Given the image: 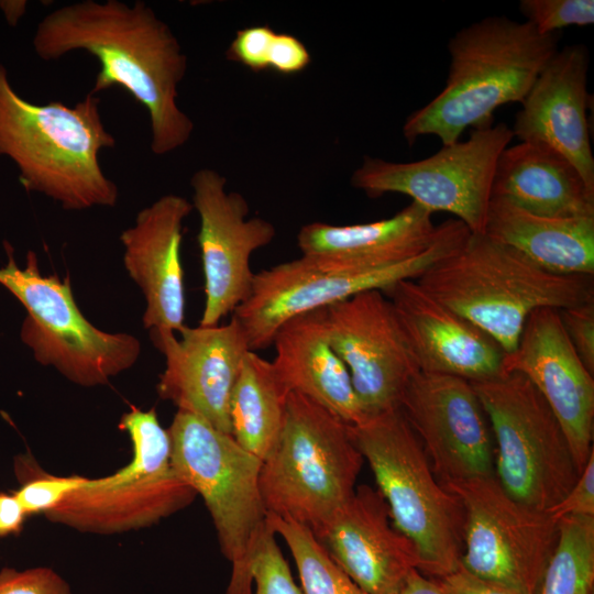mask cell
<instances>
[{
	"label": "cell",
	"instance_id": "3957f363",
	"mask_svg": "<svg viewBox=\"0 0 594 594\" xmlns=\"http://www.w3.org/2000/svg\"><path fill=\"white\" fill-rule=\"evenodd\" d=\"M100 98L88 92L75 106L35 105L12 87L0 62V156L16 166L28 191L42 194L65 210L113 207L118 186L103 173L99 154L116 145L106 129Z\"/></svg>",
	"mask_w": 594,
	"mask_h": 594
},
{
	"label": "cell",
	"instance_id": "8d00e7d4",
	"mask_svg": "<svg viewBox=\"0 0 594 594\" xmlns=\"http://www.w3.org/2000/svg\"><path fill=\"white\" fill-rule=\"evenodd\" d=\"M310 62L311 55L298 37L288 33H276L270 57V69L282 75H294L305 70Z\"/></svg>",
	"mask_w": 594,
	"mask_h": 594
},
{
	"label": "cell",
	"instance_id": "e575fe53",
	"mask_svg": "<svg viewBox=\"0 0 594 594\" xmlns=\"http://www.w3.org/2000/svg\"><path fill=\"white\" fill-rule=\"evenodd\" d=\"M558 312L573 349L594 375V299Z\"/></svg>",
	"mask_w": 594,
	"mask_h": 594
},
{
	"label": "cell",
	"instance_id": "9c48e42d",
	"mask_svg": "<svg viewBox=\"0 0 594 594\" xmlns=\"http://www.w3.org/2000/svg\"><path fill=\"white\" fill-rule=\"evenodd\" d=\"M471 384L491 426L496 480L518 502L549 512L581 473L558 418L520 373Z\"/></svg>",
	"mask_w": 594,
	"mask_h": 594
},
{
	"label": "cell",
	"instance_id": "ba28073f",
	"mask_svg": "<svg viewBox=\"0 0 594 594\" xmlns=\"http://www.w3.org/2000/svg\"><path fill=\"white\" fill-rule=\"evenodd\" d=\"M119 429L132 443L131 461L117 472L88 479L44 515L81 532L114 535L150 527L190 505L197 494L172 463L168 430L155 408L131 406Z\"/></svg>",
	"mask_w": 594,
	"mask_h": 594
},
{
	"label": "cell",
	"instance_id": "f546056e",
	"mask_svg": "<svg viewBox=\"0 0 594 594\" xmlns=\"http://www.w3.org/2000/svg\"><path fill=\"white\" fill-rule=\"evenodd\" d=\"M14 473L20 486L13 493L28 516L45 514L87 480L77 474L68 476L50 474L30 454L18 455L14 459Z\"/></svg>",
	"mask_w": 594,
	"mask_h": 594
},
{
	"label": "cell",
	"instance_id": "d6986e66",
	"mask_svg": "<svg viewBox=\"0 0 594 594\" xmlns=\"http://www.w3.org/2000/svg\"><path fill=\"white\" fill-rule=\"evenodd\" d=\"M312 534L366 594H397L410 573L419 571L415 544L394 526L383 494L369 485L356 486Z\"/></svg>",
	"mask_w": 594,
	"mask_h": 594
},
{
	"label": "cell",
	"instance_id": "277c9868",
	"mask_svg": "<svg viewBox=\"0 0 594 594\" xmlns=\"http://www.w3.org/2000/svg\"><path fill=\"white\" fill-rule=\"evenodd\" d=\"M417 283L512 354L537 309H564L594 299L593 276L551 274L484 233H470Z\"/></svg>",
	"mask_w": 594,
	"mask_h": 594
},
{
	"label": "cell",
	"instance_id": "60d3db41",
	"mask_svg": "<svg viewBox=\"0 0 594 594\" xmlns=\"http://www.w3.org/2000/svg\"><path fill=\"white\" fill-rule=\"evenodd\" d=\"M26 1H0V9L10 25H15L25 13Z\"/></svg>",
	"mask_w": 594,
	"mask_h": 594
},
{
	"label": "cell",
	"instance_id": "d590c367",
	"mask_svg": "<svg viewBox=\"0 0 594 594\" xmlns=\"http://www.w3.org/2000/svg\"><path fill=\"white\" fill-rule=\"evenodd\" d=\"M548 513L557 519L565 516H594V451L575 484Z\"/></svg>",
	"mask_w": 594,
	"mask_h": 594
},
{
	"label": "cell",
	"instance_id": "4dcf8cb0",
	"mask_svg": "<svg viewBox=\"0 0 594 594\" xmlns=\"http://www.w3.org/2000/svg\"><path fill=\"white\" fill-rule=\"evenodd\" d=\"M250 575L252 594H304L294 582L268 522L253 549Z\"/></svg>",
	"mask_w": 594,
	"mask_h": 594
},
{
	"label": "cell",
	"instance_id": "4fadbf2b",
	"mask_svg": "<svg viewBox=\"0 0 594 594\" xmlns=\"http://www.w3.org/2000/svg\"><path fill=\"white\" fill-rule=\"evenodd\" d=\"M443 486L464 507L460 568L520 594H539L559 519L512 497L495 475Z\"/></svg>",
	"mask_w": 594,
	"mask_h": 594
},
{
	"label": "cell",
	"instance_id": "5bb4252c",
	"mask_svg": "<svg viewBox=\"0 0 594 594\" xmlns=\"http://www.w3.org/2000/svg\"><path fill=\"white\" fill-rule=\"evenodd\" d=\"M322 318L365 417L399 408L420 370L391 300L382 290L363 292L322 309Z\"/></svg>",
	"mask_w": 594,
	"mask_h": 594
},
{
	"label": "cell",
	"instance_id": "ac0fdd59",
	"mask_svg": "<svg viewBox=\"0 0 594 594\" xmlns=\"http://www.w3.org/2000/svg\"><path fill=\"white\" fill-rule=\"evenodd\" d=\"M504 371L526 376L561 424L575 463L583 470L593 449L594 378L580 360L558 309L540 308L527 319Z\"/></svg>",
	"mask_w": 594,
	"mask_h": 594
},
{
	"label": "cell",
	"instance_id": "44dd1931",
	"mask_svg": "<svg viewBox=\"0 0 594 594\" xmlns=\"http://www.w3.org/2000/svg\"><path fill=\"white\" fill-rule=\"evenodd\" d=\"M424 373L487 381L505 373L506 353L486 332L447 307L415 279L384 290Z\"/></svg>",
	"mask_w": 594,
	"mask_h": 594
},
{
	"label": "cell",
	"instance_id": "603a6c76",
	"mask_svg": "<svg viewBox=\"0 0 594 594\" xmlns=\"http://www.w3.org/2000/svg\"><path fill=\"white\" fill-rule=\"evenodd\" d=\"M430 211L411 201L394 216L367 223L311 222L297 233L301 255L345 271L378 268L414 257L438 233Z\"/></svg>",
	"mask_w": 594,
	"mask_h": 594
},
{
	"label": "cell",
	"instance_id": "4316f807",
	"mask_svg": "<svg viewBox=\"0 0 594 594\" xmlns=\"http://www.w3.org/2000/svg\"><path fill=\"white\" fill-rule=\"evenodd\" d=\"M288 395L272 362L255 351H248L230 398L231 436L261 461L280 435Z\"/></svg>",
	"mask_w": 594,
	"mask_h": 594
},
{
	"label": "cell",
	"instance_id": "8fae6325",
	"mask_svg": "<svg viewBox=\"0 0 594 594\" xmlns=\"http://www.w3.org/2000/svg\"><path fill=\"white\" fill-rule=\"evenodd\" d=\"M4 249L8 263L0 267V284L28 311L21 339L38 363L84 387L105 385L133 366L141 353L135 337L96 328L79 310L68 277L43 276L33 251L20 268L8 242Z\"/></svg>",
	"mask_w": 594,
	"mask_h": 594
},
{
	"label": "cell",
	"instance_id": "d6a6232c",
	"mask_svg": "<svg viewBox=\"0 0 594 594\" xmlns=\"http://www.w3.org/2000/svg\"><path fill=\"white\" fill-rule=\"evenodd\" d=\"M276 32L268 25H252L239 30L226 56L254 73L270 69V57Z\"/></svg>",
	"mask_w": 594,
	"mask_h": 594
},
{
	"label": "cell",
	"instance_id": "2e32d148",
	"mask_svg": "<svg viewBox=\"0 0 594 594\" xmlns=\"http://www.w3.org/2000/svg\"><path fill=\"white\" fill-rule=\"evenodd\" d=\"M442 485L495 475V446L471 382L419 372L399 405Z\"/></svg>",
	"mask_w": 594,
	"mask_h": 594
},
{
	"label": "cell",
	"instance_id": "74e56055",
	"mask_svg": "<svg viewBox=\"0 0 594 594\" xmlns=\"http://www.w3.org/2000/svg\"><path fill=\"white\" fill-rule=\"evenodd\" d=\"M437 581L444 594H520L502 584L475 576L462 568Z\"/></svg>",
	"mask_w": 594,
	"mask_h": 594
},
{
	"label": "cell",
	"instance_id": "1f68e13d",
	"mask_svg": "<svg viewBox=\"0 0 594 594\" xmlns=\"http://www.w3.org/2000/svg\"><path fill=\"white\" fill-rule=\"evenodd\" d=\"M518 8L525 21L541 34L594 23L593 0H521Z\"/></svg>",
	"mask_w": 594,
	"mask_h": 594
},
{
	"label": "cell",
	"instance_id": "ffe728a7",
	"mask_svg": "<svg viewBox=\"0 0 594 594\" xmlns=\"http://www.w3.org/2000/svg\"><path fill=\"white\" fill-rule=\"evenodd\" d=\"M588 50L559 48L524 98L512 128L520 142L547 146L566 158L594 189V157L586 110Z\"/></svg>",
	"mask_w": 594,
	"mask_h": 594
},
{
	"label": "cell",
	"instance_id": "6da1fadb",
	"mask_svg": "<svg viewBox=\"0 0 594 594\" xmlns=\"http://www.w3.org/2000/svg\"><path fill=\"white\" fill-rule=\"evenodd\" d=\"M36 55L56 61L85 51L100 65L92 95L121 87L148 112L151 151L169 154L193 135V120L177 105L187 56L169 26L143 1L82 0L50 12L33 36Z\"/></svg>",
	"mask_w": 594,
	"mask_h": 594
},
{
	"label": "cell",
	"instance_id": "5b68a950",
	"mask_svg": "<svg viewBox=\"0 0 594 594\" xmlns=\"http://www.w3.org/2000/svg\"><path fill=\"white\" fill-rule=\"evenodd\" d=\"M394 526L416 547L419 572L436 580L461 566L465 514L460 498L435 475L400 408L350 425Z\"/></svg>",
	"mask_w": 594,
	"mask_h": 594
},
{
	"label": "cell",
	"instance_id": "f35d334b",
	"mask_svg": "<svg viewBox=\"0 0 594 594\" xmlns=\"http://www.w3.org/2000/svg\"><path fill=\"white\" fill-rule=\"evenodd\" d=\"M28 517L13 492L0 491V538L20 535Z\"/></svg>",
	"mask_w": 594,
	"mask_h": 594
},
{
	"label": "cell",
	"instance_id": "836d02e7",
	"mask_svg": "<svg viewBox=\"0 0 594 594\" xmlns=\"http://www.w3.org/2000/svg\"><path fill=\"white\" fill-rule=\"evenodd\" d=\"M0 594H72V591L67 581L51 568L6 566L0 570Z\"/></svg>",
	"mask_w": 594,
	"mask_h": 594
},
{
	"label": "cell",
	"instance_id": "7a4b0ae2",
	"mask_svg": "<svg viewBox=\"0 0 594 594\" xmlns=\"http://www.w3.org/2000/svg\"><path fill=\"white\" fill-rule=\"evenodd\" d=\"M560 33L541 34L529 22L505 15L483 18L457 31L448 42L449 72L443 89L403 125L408 145L435 135L443 145L466 128L493 124V113L521 102L559 51Z\"/></svg>",
	"mask_w": 594,
	"mask_h": 594
},
{
	"label": "cell",
	"instance_id": "cb8c5ba5",
	"mask_svg": "<svg viewBox=\"0 0 594 594\" xmlns=\"http://www.w3.org/2000/svg\"><path fill=\"white\" fill-rule=\"evenodd\" d=\"M272 344L271 362L287 393L305 395L349 425L366 418L350 373L328 339L322 309L284 323Z\"/></svg>",
	"mask_w": 594,
	"mask_h": 594
},
{
	"label": "cell",
	"instance_id": "e0dca14e",
	"mask_svg": "<svg viewBox=\"0 0 594 594\" xmlns=\"http://www.w3.org/2000/svg\"><path fill=\"white\" fill-rule=\"evenodd\" d=\"M179 334L151 331L153 343L165 356L156 386L160 398L231 435V393L250 351L241 324L232 316L224 324L185 326Z\"/></svg>",
	"mask_w": 594,
	"mask_h": 594
},
{
	"label": "cell",
	"instance_id": "30bf717a",
	"mask_svg": "<svg viewBox=\"0 0 594 594\" xmlns=\"http://www.w3.org/2000/svg\"><path fill=\"white\" fill-rule=\"evenodd\" d=\"M471 231L451 218L438 226V233L420 254L392 265L345 271L301 255L254 274L249 297L232 316L241 324L249 348L257 352L272 345L278 329L290 319L324 309L356 294L419 278L438 261L453 253Z\"/></svg>",
	"mask_w": 594,
	"mask_h": 594
},
{
	"label": "cell",
	"instance_id": "d4e9b609",
	"mask_svg": "<svg viewBox=\"0 0 594 594\" xmlns=\"http://www.w3.org/2000/svg\"><path fill=\"white\" fill-rule=\"evenodd\" d=\"M492 197L543 217H594V189L566 158L535 143L520 142L502 152Z\"/></svg>",
	"mask_w": 594,
	"mask_h": 594
},
{
	"label": "cell",
	"instance_id": "7c38bea8",
	"mask_svg": "<svg viewBox=\"0 0 594 594\" xmlns=\"http://www.w3.org/2000/svg\"><path fill=\"white\" fill-rule=\"evenodd\" d=\"M513 139L512 128L498 123L473 129L468 140L415 162L364 156L350 183L370 198L406 195L431 213L449 212L472 233H483L496 164Z\"/></svg>",
	"mask_w": 594,
	"mask_h": 594
},
{
	"label": "cell",
	"instance_id": "7402d4cb",
	"mask_svg": "<svg viewBox=\"0 0 594 594\" xmlns=\"http://www.w3.org/2000/svg\"><path fill=\"white\" fill-rule=\"evenodd\" d=\"M194 207L168 194L139 211L120 241L129 276L145 299L143 326L150 331L179 332L185 327V284L180 248L183 228Z\"/></svg>",
	"mask_w": 594,
	"mask_h": 594
},
{
	"label": "cell",
	"instance_id": "8992f818",
	"mask_svg": "<svg viewBox=\"0 0 594 594\" xmlns=\"http://www.w3.org/2000/svg\"><path fill=\"white\" fill-rule=\"evenodd\" d=\"M363 462L349 424L289 393L280 435L261 466L267 514L317 531L352 496Z\"/></svg>",
	"mask_w": 594,
	"mask_h": 594
},
{
	"label": "cell",
	"instance_id": "484cf974",
	"mask_svg": "<svg viewBox=\"0 0 594 594\" xmlns=\"http://www.w3.org/2000/svg\"><path fill=\"white\" fill-rule=\"evenodd\" d=\"M483 233L551 274L594 276V217H543L492 197Z\"/></svg>",
	"mask_w": 594,
	"mask_h": 594
},
{
	"label": "cell",
	"instance_id": "9a60e30c",
	"mask_svg": "<svg viewBox=\"0 0 594 594\" xmlns=\"http://www.w3.org/2000/svg\"><path fill=\"white\" fill-rule=\"evenodd\" d=\"M226 185V177L212 168H200L190 178L205 278L201 327L219 324L249 297L255 274L251 256L276 237L274 224L249 218L246 199Z\"/></svg>",
	"mask_w": 594,
	"mask_h": 594
},
{
	"label": "cell",
	"instance_id": "83f0119b",
	"mask_svg": "<svg viewBox=\"0 0 594 594\" xmlns=\"http://www.w3.org/2000/svg\"><path fill=\"white\" fill-rule=\"evenodd\" d=\"M594 516L559 519V537L539 594H593Z\"/></svg>",
	"mask_w": 594,
	"mask_h": 594
},
{
	"label": "cell",
	"instance_id": "ab89813d",
	"mask_svg": "<svg viewBox=\"0 0 594 594\" xmlns=\"http://www.w3.org/2000/svg\"><path fill=\"white\" fill-rule=\"evenodd\" d=\"M397 594H444L439 582L436 579L428 578L414 570L405 586Z\"/></svg>",
	"mask_w": 594,
	"mask_h": 594
},
{
	"label": "cell",
	"instance_id": "52a82bcc",
	"mask_svg": "<svg viewBox=\"0 0 594 594\" xmlns=\"http://www.w3.org/2000/svg\"><path fill=\"white\" fill-rule=\"evenodd\" d=\"M167 430L173 466L202 497L221 552L231 563L226 594H252L251 557L267 527L260 488L262 461L231 435L186 411L177 410Z\"/></svg>",
	"mask_w": 594,
	"mask_h": 594
},
{
	"label": "cell",
	"instance_id": "f1b7e54d",
	"mask_svg": "<svg viewBox=\"0 0 594 594\" xmlns=\"http://www.w3.org/2000/svg\"><path fill=\"white\" fill-rule=\"evenodd\" d=\"M267 522L289 548L304 594H366L332 561L308 527L271 514Z\"/></svg>",
	"mask_w": 594,
	"mask_h": 594
}]
</instances>
